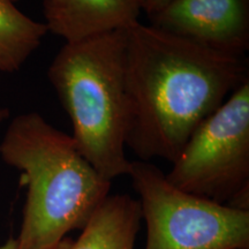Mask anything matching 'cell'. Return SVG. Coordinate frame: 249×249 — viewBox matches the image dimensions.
<instances>
[{"label":"cell","mask_w":249,"mask_h":249,"mask_svg":"<svg viewBox=\"0 0 249 249\" xmlns=\"http://www.w3.org/2000/svg\"><path fill=\"white\" fill-rule=\"evenodd\" d=\"M45 23L34 20L11 0H0V73L20 71L48 34Z\"/></svg>","instance_id":"9c48e42d"},{"label":"cell","mask_w":249,"mask_h":249,"mask_svg":"<svg viewBox=\"0 0 249 249\" xmlns=\"http://www.w3.org/2000/svg\"><path fill=\"white\" fill-rule=\"evenodd\" d=\"M128 176L147 224L145 249H249V211L180 191L149 161H132Z\"/></svg>","instance_id":"5b68a950"},{"label":"cell","mask_w":249,"mask_h":249,"mask_svg":"<svg viewBox=\"0 0 249 249\" xmlns=\"http://www.w3.org/2000/svg\"><path fill=\"white\" fill-rule=\"evenodd\" d=\"M0 249H18V241L17 239H9L0 246Z\"/></svg>","instance_id":"7c38bea8"},{"label":"cell","mask_w":249,"mask_h":249,"mask_svg":"<svg viewBox=\"0 0 249 249\" xmlns=\"http://www.w3.org/2000/svg\"><path fill=\"white\" fill-rule=\"evenodd\" d=\"M165 174L180 191L249 211V81L202 123Z\"/></svg>","instance_id":"277c9868"},{"label":"cell","mask_w":249,"mask_h":249,"mask_svg":"<svg viewBox=\"0 0 249 249\" xmlns=\"http://www.w3.org/2000/svg\"><path fill=\"white\" fill-rule=\"evenodd\" d=\"M126 29L66 43L48 71L77 150L107 181L128 176Z\"/></svg>","instance_id":"3957f363"},{"label":"cell","mask_w":249,"mask_h":249,"mask_svg":"<svg viewBox=\"0 0 249 249\" xmlns=\"http://www.w3.org/2000/svg\"><path fill=\"white\" fill-rule=\"evenodd\" d=\"M126 35V147L143 161L173 163L195 129L249 81L248 61L150 24H133Z\"/></svg>","instance_id":"6da1fadb"},{"label":"cell","mask_w":249,"mask_h":249,"mask_svg":"<svg viewBox=\"0 0 249 249\" xmlns=\"http://www.w3.org/2000/svg\"><path fill=\"white\" fill-rule=\"evenodd\" d=\"M73 241L74 240H71V239L65 238L64 240H62L61 242H59L57 246H54V247H52L50 249H70L71 244H73Z\"/></svg>","instance_id":"8fae6325"},{"label":"cell","mask_w":249,"mask_h":249,"mask_svg":"<svg viewBox=\"0 0 249 249\" xmlns=\"http://www.w3.org/2000/svg\"><path fill=\"white\" fill-rule=\"evenodd\" d=\"M141 218L139 200L126 194L108 195L70 249H135Z\"/></svg>","instance_id":"ba28073f"},{"label":"cell","mask_w":249,"mask_h":249,"mask_svg":"<svg viewBox=\"0 0 249 249\" xmlns=\"http://www.w3.org/2000/svg\"><path fill=\"white\" fill-rule=\"evenodd\" d=\"M9 117V110L6 107H2V105H0V123H2V121L7 120Z\"/></svg>","instance_id":"4fadbf2b"},{"label":"cell","mask_w":249,"mask_h":249,"mask_svg":"<svg viewBox=\"0 0 249 249\" xmlns=\"http://www.w3.org/2000/svg\"><path fill=\"white\" fill-rule=\"evenodd\" d=\"M11 1H13V2H15V4H17V2L18 1V0H11Z\"/></svg>","instance_id":"5bb4252c"},{"label":"cell","mask_w":249,"mask_h":249,"mask_svg":"<svg viewBox=\"0 0 249 249\" xmlns=\"http://www.w3.org/2000/svg\"><path fill=\"white\" fill-rule=\"evenodd\" d=\"M150 26L222 53L249 49V0H173L148 17Z\"/></svg>","instance_id":"8992f818"},{"label":"cell","mask_w":249,"mask_h":249,"mask_svg":"<svg viewBox=\"0 0 249 249\" xmlns=\"http://www.w3.org/2000/svg\"><path fill=\"white\" fill-rule=\"evenodd\" d=\"M141 12L140 0H43L48 31L66 43L128 29Z\"/></svg>","instance_id":"52a82bcc"},{"label":"cell","mask_w":249,"mask_h":249,"mask_svg":"<svg viewBox=\"0 0 249 249\" xmlns=\"http://www.w3.org/2000/svg\"><path fill=\"white\" fill-rule=\"evenodd\" d=\"M0 157L21 172L27 187L18 249H50L82 230L108 196L102 178L73 138L37 112L18 114L0 142Z\"/></svg>","instance_id":"7a4b0ae2"},{"label":"cell","mask_w":249,"mask_h":249,"mask_svg":"<svg viewBox=\"0 0 249 249\" xmlns=\"http://www.w3.org/2000/svg\"><path fill=\"white\" fill-rule=\"evenodd\" d=\"M140 1H141L142 12H144L148 17H150V15L157 13L164 7H166L173 0H140Z\"/></svg>","instance_id":"30bf717a"}]
</instances>
